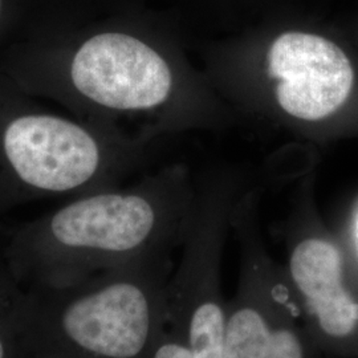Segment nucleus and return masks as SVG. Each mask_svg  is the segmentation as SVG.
Segmentation results:
<instances>
[{
  "mask_svg": "<svg viewBox=\"0 0 358 358\" xmlns=\"http://www.w3.org/2000/svg\"><path fill=\"white\" fill-rule=\"evenodd\" d=\"M310 340L345 341L358 332V296L349 287L345 262L332 242L297 241L284 272Z\"/></svg>",
  "mask_w": 358,
  "mask_h": 358,
  "instance_id": "7",
  "label": "nucleus"
},
{
  "mask_svg": "<svg viewBox=\"0 0 358 358\" xmlns=\"http://www.w3.org/2000/svg\"><path fill=\"white\" fill-rule=\"evenodd\" d=\"M27 291L0 262V358H29Z\"/></svg>",
  "mask_w": 358,
  "mask_h": 358,
  "instance_id": "8",
  "label": "nucleus"
},
{
  "mask_svg": "<svg viewBox=\"0 0 358 358\" xmlns=\"http://www.w3.org/2000/svg\"><path fill=\"white\" fill-rule=\"evenodd\" d=\"M357 229H358V224H357ZM357 234H358V231H357Z\"/></svg>",
  "mask_w": 358,
  "mask_h": 358,
  "instance_id": "10",
  "label": "nucleus"
},
{
  "mask_svg": "<svg viewBox=\"0 0 358 358\" xmlns=\"http://www.w3.org/2000/svg\"><path fill=\"white\" fill-rule=\"evenodd\" d=\"M0 73L19 88L92 118L152 112L166 103L173 72L165 56L121 31L31 38L0 50Z\"/></svg>",
  "mask_w": 358,
  "mask_h": 358,
  "instance_id": "2",
  "label": "nucleus"
},
{
  "mask_svg": "<svg viewBox=\"0 0 358 358\" xmlns=\"http://www.w3.org/2000/svg\"><path fill=\"white\" fill-rule=\"evenodd\" d=\"M312 345L284 272L247 262L226 303L223 358H312Z\"/></svg>",
  "mask_w": 358,
  "mask_h": 358,
  "instance_id": "5",
  "label": "nucleus"
},
{
  "mask_svg": "<svg viewBox=\"0 0 358 358\" xmlns=\"http://www.w3.org/2000/svg\"><path fill=\"white\" fill-rule=\"evenodd\" d=\"M40 101L0 73V214L106 190L113 153L101 129Z\"/></svg>",
  "mask_w": 358,
  "mask_h": 358,
  "instance_id": "4",
  "label": "nucleus"
},
{
  "mask_svg": "<svg viewBox=\"0 0 358 358\" xmlns=\"http://www.w3.org/2000/svg\"><path fill=\"white\" fill-rule=\"evenodd\" d=\"M269 75L278 103L292 117L317 121L345 103L355 72L345 52L331 40L306 32H287L268 53Z\"/></svg>",
  "mask_w": 358,
  "mask_h": 358,
  "instance_id": "6",
  "label": "nucleus"
},
{
  "mask_svg": "<svg viewBox=\"0 0 358 358\" xmlns=\"http://www.w3.org/2000/svg\"><path fill=\"white\" fill-rule=\"evenodd\" d=\"M29 358H41V357H29Z\"/></svg>",
  "mask_w": 358,
  "mask_h": 358,
  "instance_id": "9",
  "label": "nucleus"
},
{
  "mask_svg": "<svg viewBox=\"0 0 358 358\" xmlns=\"http://www.w3.org/2000/svg\"><path fill=\"white\" fill-rule=\"evenodd\" d=\"M170 217L152 190L90 192L15 227L3 260L26 288L63 287L159 259Z\"/></svg>",
  "mask_w": 358,
  "mask_h": 358,
  "instance_id": "1",
  "label": "nucleus"
},
{
  "mask_svg": "<svg viewBox=\"0 0 358 358\" xmlns=\"http://www.w3.org/2000/svg\"><path fill=\"white\" fill-rule=\"evenodd\" d=\"M169 280L159 257L26 289L31 357H152L166 328Z\"/></svg>",
  "mask_w": 358,
  "mask_h": 358,
  "instance_id": "3",
  "label": "nucleus"
}]
</instances>
